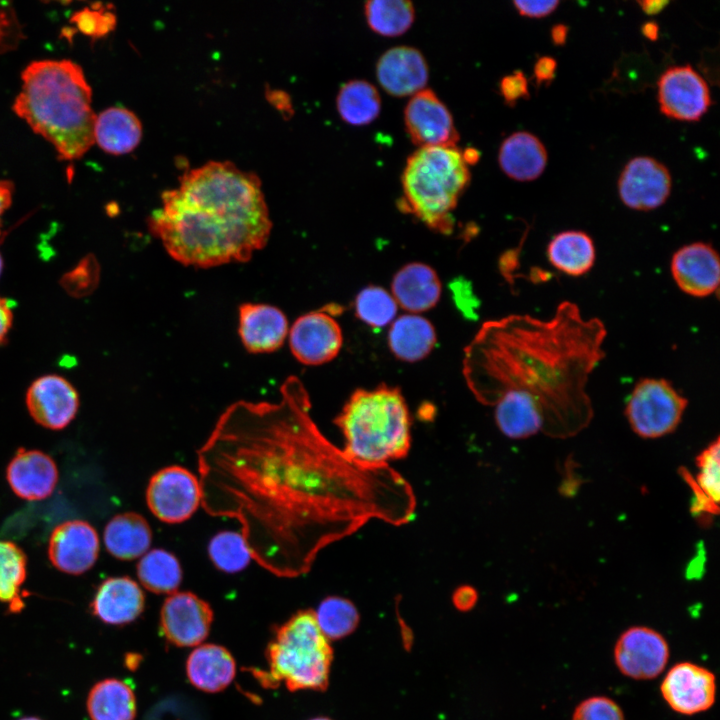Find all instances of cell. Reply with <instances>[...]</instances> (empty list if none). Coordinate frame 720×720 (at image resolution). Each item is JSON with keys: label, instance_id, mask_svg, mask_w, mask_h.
<instances>
[{"label": "cell", "instance_id": "obj_1", "mask_svg": "<svg viewBox=\"0 0 720 720\" xmlns=\"http://www.w3.org/2000/svg\"><path fill=\"white\" fill-rule=\"evenodd\" d=\"M310 412L290 376L277 402L230 405L197 451L204 510L236 519L251 558L279 577L306 574L319 552L370 520L401 526L416 510L399 472L351 460Z\"/></svg>", "mask_w": 720, "mask_h": 720}, {"label": "cell", "instance_id": "obj_2", "mask_svg": "<svg viewBox=\"0 0 720 720\" xmlns=\"http://www.w3.org/2000/svg\"><path fill=\"white\" fill-rule=\"evenodd\" d=\"M606 336L600 319L584 318L570 301L547 320L528 314L490 320L464 349L463 376L480 403L527 404L541 414L543 433L572 437L593 418L586 387L605 357Z\"/></svg>", "mask_w": 720, "mask_h": 720}, {"label": "cell", "instance_id": "obj_3", "mask_svg": "<svg viewBox=\"0 0 720 720\" xmlns=\"http://www.w3.org/2000/svg\"><path fill=\"white\" fill-rule=\"evenodd\" d=\"M161 198L148 226L181 264L246 262L269 239L272 222L259 178L229 161L187 171Z\"/></svg>", "mask_w": 720, "mask_h": 720}, {"label": "cell", "instance_id": "obj_4", "mask_svg": "<svg viewBox=\"0 0 720 720\" xmlns=\"http://www.w3.org/2000/svg\"><path fill=\"white\" fill-rule=\"evenodd\" d=\"M14 112L49 141L64 160L82 157L94 144L92 90L82 68L62 60L33 61L22 72Z\"/></svg>", "mask_w": 720, "mask_h": 720}, {"label": "cell", "instance_id": "obj_5", "mask_svg": "<svg viewBox=\"0 0 720 720\" xmlns=\"http://www.w3.org/2000/svg\"><path fill=\"white\" fill-rule=\"evenodd\" d=\"M334 423L344 439L343 452L361 466H389L409 453L411 418L396 386L355 390Z\"/></svg>", "mask_w": 720, "mask_h": 720}, {"label": "cell", "instance_id": "obj_6", "mask_svg": "<svg viewBox=\"0 0 720 720\" xmlns=\"http://www.w3.org/2000/svg\"><path fill=\"white\" fill-rule=\"evenodd\" d=\"M470 172L456 146L419 147L402 172L401 211L441 234L454 228L453 210L470 182Z\"/></svg>", "mask_w": 720, "mask_h": 720}, {"label": "cell", "instance_id": "obj_7", "mask_svg": "<svg viewBox=\"0 0 720 720\" xmlns=\"http://www.w3.org/2000/svg\"><path fill=\"white\" fill-rule=\"evenodd\" d=\"M265 657L268 671L253 672L264 687L280 683L290 691H324L328 687L333 650L311 609L296 612L275 629Z\"/></svg>", "mask_w": 720, "mask_h": 720}, {"label": "cell", "instance_id": "obj_8", "mask_svg": "<svg viewBox=\"0 0 720 720\" xmlns=\"http://www.w3.org/2000/svg\"><path fill=\"white\" fill-rule=\"evenodd\" d=\"M688 399L664 378H641L631 391L625 416L633 432L644 439L666 436L680 424Z\"/></svg>", "mask_w": 720, "mask_h": 720}, {"label": "cell", "instance_id": "obj_9", "mask_svg": "<svg viewBox=\"0 0 720 720\" xmlns=\"http://www.w3.org/2000/svg\"><path fill=\"white\" fill-rule=\"evenodd\" d=\"M201 498L199 479L178 465L157 471L146 491L150 511L159 520L172 524L189 519L201 504Z\"/></svg>", "mask_w": 720, "mask_h": 720}, {"label": "cell", "instance_id": "obj_10", "mask_svg": "<svg viewBox=\"0 0 720 720\" xmlns=\"http://www.w3.org/2000/svg\"><path fill=\"white\" fill-rule=\"evenodd\" d=\"M341 311L339 305L334 309L329 305L295 320L289 332V345L299 362L316 366L337 357L343 345V333L335 315Z\"/></svg>", "mask_w": 720, "mask_h": 720}, {"label": "cell", "instance_id": "obj_11", "mask_svg": "<svg viewBox=\"0 0 720 720\" xmlns=\"http://www.w3.org/2000/svg\"><path fill=\"white\" fill-rule=\"evenodd\" d=\"M657 99L663 115L687 122L700 120L712 104L707 82L689 64L671 66L661 74Z\"/></svg>", "mask_w": 720, "mask_h": 720}, {"label": "cell", "instance_id": "obj_12", "mask_svg": "<svg viewBox=\"0 0 720 720\" xmlns=\"http://www.w3.org/2000/svg\"><path fill=\"white\" fill-rule=\"evenodd\" d=\"M671 187L668 168L649 156L630 159L618 179V194L622 203L638 211H651L662 206L671 193Z\"/></svg>", "mask_w": 720, "mask_h": 720}, {"label": "cell", "instance_id": "obj_13", "mask_svg": "<svg viewBox=\"0 0 720 720\" xmlns=\"http://www.w3.org/2000/svg\"><path fill=\"white\" fill-rule=\"evenodd\" d=\"M669 659L666 639L646 626L625 630L614 647V660L619 671L635 680H649L664 670Z\"/></svg>", "mask_w": 720, "mask_h": 720}, {"label": "cell", "instance_id": "obj_14", "mask_svg": "<svg viewBox=\"0 0 720 720\" xmlns=\"http://www.w3.org/2000/svg\"><path fill=\"white\" fill-rule=\"evenodd\" d=\"M213 610L191 592H174L165 599L160 611V630L177 647H193L209 634Z\"/></svg>", "mask_w": 720, "mask_h": 720}, {"label": "cell", "instance_id": "obj_15", "mask_svg": "<svg viewBox=\"0 0 720 720\" xmlns=\"http://www.w3.org/2000/svg\"><path fill=\"white\" fill-rule=\"evenodd\" d=\"M404 123L410 139L419 147L456 146L459 141L449 109L430 89L412 95L404 109Z\"/></svg>", "mask_w": 720, "mask_h": 720}, {"label": "cell", "instance_id": "obj_16", "mask_svg": "<svg viewBox=\"0 0 720 720\" xmlns=\"http://www.w3.org/2000/svg\"><path fill=\"white\" fill-rule=\"evenodd\" d=\"M661 694L677 713L693 715L711 708L716 697L715 675L705 667L691 663L675 664L660 685Z\"/></svg>", "mask_w": 720, "mask_h": 720}, {"label": "cell", "instance_id": "obj_17", "mask_svg": "<svg viewBox=\"0 0 720 720\" xmlns=\"http://www.w3.org/2000/svg\"><path fill=\"white\" fill-rule=\"evenodd\" d=\"M672 277L685 294L705 298L718 296L720 261L715 248L702 241L680 247L674 252L670 264Z\"/></svg>", "mask_w": 720, "mask_h": 720}, {"label": "cell", "instance_id": "obj_18", "mask_svg": "<svg viewBox=\"0 0 720 720\" xmlns=\"http://www.w3.org/2000/svg\"><path fill=\"white\" fill-rule=\"evenodd\" d=\"M99 547L98 534L93 526L83 520H69L53 529L48 543V557L58 570L79 575L95 564Z\"/></svg>", "mask_w": 720, "mask_h": 720}, {"label": "cell", "instance_id": "obj_19", "mask_svg": "<svg viewBox=\"0 0 720 720\" xmlns=\"http://www.w3.org/2000/svg\"><path fill=\"white\" fill-rule=\"evenodd\" d=\"M27 409L36 423L52 429L65 428L75 417L79 398L63 377L45 375L36 379L26 393Z\"/></svg>", "mask_w": 720, "mask_h": 720}, {"label": "cell", "instance_id": "obj_20", "mask_svg": "<svg viewBox=\"0 0 720 720\" xmlns=\"http://www.w3.org/2000/svg\"><path fill=\"white\" fill-rule=\"evenodd\" d=\"M376 76L388 94L404 97L424 89L429 69L425 57L418 49L396 46L380 56L376 64Z\"/></svg>", "mask_w": 720, "mask_h": 720}, {"label": "cell", "instance_id": "obj_21", "mask_svg": "<svg viewBox=\"0 0 720 720\" xmlns=\"http://www.w3.org/2000/svg\"><path fill=\"white\" fill-rule=\"evenodd\" d=\"M6 476L17 496L36 501L52 494L58 481V470L46 453L20 448L9 462Z\"/></svg>", "mask_w": 720, "mask_h": 720}, {"label": "cell", "instance_id": "obj_22", "mask_svg": "<svg viewBox=\"0 0 720 720\" xmlns=\"http://www.w3.org/2000/svg\"><path fill=\"white\" fill-rule=\"evenodd\" d=\"M288 320L275 306L244 303L239 307V335L251 353H268L280 348L288 334Z\"/></svg>", "mask_w": 720, "mask_h": 720}, {"label": "cell", "instance_id": "obj_23", "mask_svg": "<svg viewBox=\"0 0 720 720\" xmlns=\"http://www.w3.org/2000/svg\"><path fill=\"white\" fill-rule=\"evenodd\" d=\"M94 616L109 625H125L136 620L145 607V596L131 578L110 577L104 580L91 602Z\"/></svg>", "mask_w": 720, "mask_h": 720}, {"label": "cell", "instance_id": "obj_24", "mask_svg": "<svg viewBox=\"0 0 720 720\" xmlns=\"http://www.w3.org/2000/svg\"><path fill=\"white\" fill-rule=\"evenodd\" d=\"M391 290L398 306L411 314H418L436 306L442 287L431 266L413 262L404 265L395 273Z\"/></svg>", "mask_w": 720, "mask_h": 720}, {"label": "cell", "instance_id": "obj_25", "mask_svg": "<svg viewBox=\"0 0 720 720\" xmlns=\"http://www.w3.org/2000/svg\"><path fill=\"white\" fill-rule=\"evenodd\" d=\"M548 162L544 144L534 134L517 131L503 140L498 152V163L509 178L526 182L539 178Z\"/></svg>", "mask_w": 720, "mask_h": 720}, {"label": "cell", "instance_id": "obj_26", "mask_svg": "<svg viewBox=\"0 0 720 720\" xmlns=\"http://www.w3.org/2000/svg\"><path fill=\"white\" fill-rule=\"evenodd\" d=\"M236 673L232 654L223 646L203 644L196 647L186 661V675L197 689L216 693L227 688Z\"/></svg>", "mask_w": 720, "mask_h": 720}, {"label": "cell", "instance_id": "obj_27", "mask_svg": "<svg viewBox=\"0 0 720 720\" xmlns=\"http://www.w3.org/2000/svg\"><path fill=\"white\" fill-rule=\"evenodd\" d=\"M437 335L432 323L418 314H404L396 318L388 332L392 354L405 362L426 358L434 349Z\"/></svg>", "mask_w": 720, "mask_h": 720}, {"label": "cell", "instance_id": "obj_28", "mask_svg": "<svg viewBox=\"0 0 720 720\" xmlns=\"http://www.w3.org/2000/svg\"><path fill=\"white\" fill-rule=\"evenodd\" d=\"M141 138L140 120L124 107L107 108L95 118L94 142L107 153H129L136 148Z\"/></svg>", "mask_w": 720, "mask_h": 720}, {"label": "cell", "instance_id": "obj_29", "mask_svg": "<svg viewBox=\"0 0 720 720\" xmlns=\"http://www.w3.org/2000/svg\"><path fill=\"white\" fill-rule=\"evenodd\" d=\"M546 255L556 270L568 276L579 277L594 266L596 249L593 239L586 232L565 230L551 238Z\"/></svg>", "mask_w": 720, "mask_h": 720}, {"label": "cell", "instance_id": "obj_30", "mask_svg": "<svg viewBox=\"0 0 720 720\" xmlns=\"http://www.w3.org/2000/svg\"><path fill=\"white\" fill-rule=\"evenodd\" d=\"M152 532L146 519L138 513L115 515L104 530L108 552L117 559L133 560L142 557L151 545Z\"/></svg>", "mask_w": 720, "mask_h": 720}, {"label": "cell", "instance_id": "obj_31", "mask_svg": "<svg viewBox=\"0 0 720 720\" xmlns=\"http://www.w3.org/2000/svg\"><path fill=\"white\" fill-rule=\"evenodd\" d=\"M86 707L91 720H134L137 712L132 688L115 678L97 682L89 691Z\"/></svg>", "mask_w": 720, "mask_h": 720}, {"label": "cell", "instance_id": "obj_32", "mask_svg": "<svg viewBox=\"0 0 720 720\" xmlns=\"http://www.w3.org/2000/svg\"><path fill=\"white\" fill-rule=\"evenodd\" d=\"M336 107L344 122L353 126H363L378 117L381 111V99L373 84L355 79L340 87Z\"/></svg>", "mask_w": 720, "mask_h": 720}, {"label": "cell", "instance_id": "obj_33", "mask_svg": "<svg viewBox=\"0 0 720 720\" xmlns=\"http://www.w3.org/2000/svg\"><path fill=\"white\" fill-rule=\"evenodd\" d=\"M137 576L142 586L156 594L176 592L182 581L181 565L171 552L153 549L146 552L137 564Z\"/></svg>", "mask_w": 720, "mask_h": 720}, {"label": "cell", "instance_id": "obj_34", "mask_svg": "<svg viewBox=\"0 0 720 720\" xmlns=\"http://www.w3.org/2000/svg\"><path fill=\"white\" fill-rule=\"evenodd\" d=\"M369 27L383 36H399L413 24L414 6L407 0H370L364 4Z\"/></svg>", "mask_w": 720, "mask_h": 720}, {"label": "cell", "instance_id": "obj_35", "mask_svg": "<svg viewBox=\"0 0 720 720\" xmlns=\"http://www.w3.org/2000/svg\"><path fill=\"white\" fill-rule=\"evenodd\" d=\"M26 555L16 544L0 540V602L18 612L23 607L21 586L26 578Z\"/></svg>", "mask_w": 720, "mask_h": 720}, {"label": "cell", "instance_id": "obj_36", "mask_svg": "<svg viewBox=\"0 0 720 720\" xmlns=\"http://www.w3.org/2000/svg\"><path fill=\"white\" fill-rule=\"evenodd\" d=\"M314 613L321 632L329 641L339 640L353 633L360 620L354 603L340 596L326 597Z\"/></svg>", "mask_w": 720, "mask_h": 720}, {"label": "cell", "instance_id": "obj_37", "mask_svg": "<svg viewBox=\"0 0 720 720\" xmlns=\"http://www.w3.org/2000/svg\"><path fill=\"white\" fill-rule=\"evenodd\" d=\"M356 317L373 329H381L396 319L398 305L387 290L379 286H367L354 301Z\"/></svg>", "mask_w": 720, "mask_h": 720}, {"label": "cell", "instance_id": "obj_38", "mask_svg": "<svg viewBox=\"0 0 720 720\" xmlns=\"http://www.w3.org/2000/svg\"><path fill=\"white\" fill-rule=\"evenodd\" d=\"M208 554L221 571L236 573L247 567L251 558L241 533L222 531L209 542Z\"/></svg>", "mask_w": 720, "mask_h": 720}, {"label": "cell", "instance_id": "obj_39", "mask_svg": "<svg viewBox=\"0 0 720 720\" xmlns=\"http://www.w3.org/2000/svg\"><path fill=\"white\" fill-rule=\"evenodd\" d=\"M719 439L717 438L696 458L699 473L696 480L688 473L693 485L715 506L720 496Z\"/></svg>", "mask_w": 720, "mask_h": 720}, {"label": "cell", "instance_id": "obj_40", "mask_svg": "<svg viewBox=\"0 0 720 720\" xmlns=\"http://www.w3.org/2000/svg\"><path fill=\"white\" fill-rule=\"evenodd\" d=\"M572 720H625L619 705L605 696L583 700L575 708Z\"/></svg>", "mask_w": 720, "mask_h": 720}, {"label": "cell", "instance_id": "obj_41", "mask_svg": "<svg viewBox=\"0 0 720 720\" xmlns=\"http://www.w3.org/2000/svg\"><path fill=\"white\" fill-rule=\"evenodd\" d=\"M20 38V26L14 9L8 3H0V54L14 48Z\"/></svg>", "mask_w": 720, "mask_h": 720}, {"label": "cell", "instance_id": "obj_42", "mask_svg": "<svg viewBox=\"0 0 720 720\" xmlns=\"http://www.w3.org/2000/svg\"><path fill=\"white\" fill-rule=\"evenodd\" d=\"M499 92L505 104L510 106H514L519 99H528L530 94L525 74L521 70H516L502 77L499 82Z\"/></svg>", "mask_w": 720, "mask_h": 720}, {"label": "cell", "instance_id": "obj_43", "mask_svg": "<svg viewBox=\"0 0 720 720\" xmlns=\"http://www.w3.org/2000/svg\"><path fill=\"white\" fill-rule=\"evenodd\" d=\"M453 299L459 310L465 315L472 317L478 306L477 299L473 294L470 282L464 278L455 279L451 285Z\"/></svg>", "mask_w": 720, "mask_h": 720}, {"label": "cell", "instance_id": "obj_44", "mask_svg": "<svg viewBox=\"0 0 720 720\" xmlns=\"http://www.w3.org/2000/svg\"><path fill=\"white\" fill-rule=\"evenodd\" d=\"M560 4L557 0L548 1H513V5L518 13L529 18H542L551 14Z\"/></svg>", "mask_w": 720, "mask_h": 720}, {"label": "cell", "instance_id": "obj_45", "mask_svg": "<svg viewBox=\"0 0 720 720\" xmlns=\"http://www.w3.org/2000/svg\"><path fill=\"white\" fill-rule=\"evenodd\" d=\"M557 69V61L551 56H540L534 65L533 75L538 86L549 84L554 78Z\"/></svg>", "mask_w": 720, "mask_h": 720}, {"label": "cell", "instance_id": "obj_46", "mask_svg": "<svg viewBox=\"0 0 720 720\" xmlns=\"http://www.w3.org/2000/svg\"><path fill=\"white\" fill-rule=\"evenodd\" d=\"M477 599V591L469 585H462L458 587L452 596V602L455 608L463 612L472 609L475 606Z\"/></svg>", "mask_w": 720, "mask_h": 720}, {"label": "cell", "instance_id": "obj_47", "mask_svg": "<svg viewBox=\"0 0 720 720\" xmlns=\"http://www.w3.org/2000/svg\"><path fill=\"white\" fill-rule=\"evenodd\" d=\"M13 315L8 301L0 297V344L5 340L11 325Z\"/></svg>", "mask_w": 720, "mask_h": 720}, {"label": "cell", "instance_id": "obj_48", "mask_svg": "<svg viewBox=\"0 0 720 720\" xmlns=\"http://www.w3.org/2000/svg\"><path fill=\"white\" fill-rule=\"evenodd\" d=\"M12 194L13 183L8 180H0V226L1 217L11 204Z\"/></svg>", "mask_w": 720, "mask_h": 720}, {"label": "cell", "instance_id": "obj_49", "mask_svg": "<svg viewBox=\"0 0 720 720\" xmlns=\"http://www.w3.org/2000/svg\"><path fill=\"white\" fill-rule=\"evenodd\" d=\"M642 11L647 15H656L660 13L668 4L667 0H645L637 1Z\"/></svg>", "mask_w": 720, "mask_h": 720}, {"label": "cell", "instance_id": "obj_50", "mask_svg": "<svg viewBox=\"0 0 720 720\" xmlns=\"http://www.w3.org/2000/svg\"><path fill=\"white\" fill-rule=\"evenodd\" d=\"M568 26L562 23L554 25L551 29V39L554 45L563 46L566 43Z\"/></svg>", "mask_w": 720, "mask_h": 720}, {"label": "cell", "instance_id": "obj_51", "mask_svg": "<svg viewBox=\"0 0 720 720\" xmlns=\"http://www.w3.org/2000/svg\"><path fill=\"white\" fill-rule=\"evenodd\" d=\"M642 34L651 41H656L659 37V26L655 21H646L641 26Z\"/></svg>", "mask_w": 720, "mask_h": 720}, {"label": "cell", "instance_id": "obj_52", "mask_svg": "<svg viewBox=\"0 0 720 720\" xmlns=\"http://www.w3.org/2000/svg\"><path fill=\"white\" fill-rule=\"evenodd\" d=\"M465 162L468 164H475L479 160V152L474 148H467L462 152Z\"/></svg>", "mask_w": 720, "mask_h": 720}, {"label": "cell", "instance_id": "obj_53", "mask_svg": "<svg viewBox=\"0 0 720 720\" xmlns=\"http://www.w3.org/2000/svg\"><path fill=\"white\" fill-rule=\"evenodd\" d=\"M18 720H42V719L35 717V716H26V717L20 718Z\"/></svg>", "mask_w": 720, "mask_h": 720}, {"label": "cell", "instance_id": "obj_54", "mask_svg": "<svg viewBox=\"0 0 720 720\" xmlns=\"http://www.w3.org/2000/svg\"><path fill=\"white\" fill-rule=\"evenodd\" d=\"M310 720H332V719L328 718V717H324V716H319V717L312 718Z\"/></svg>", "mask_w": 720, "mask_h": 720}, {"label": "cell", "instance_id": "obj_55", "mask_svg": "<svg viewBox=\"0 0 720 720\" xmlns=\"http://www.w3.org/2000/svg\"><path fill=\"white\" fill-rule=\"evenodd\" d=\"M2 266H3V262H2V257H1V255H0V274H1V271H2Z\"/></svg>", "mask_w": 720, "mask_h": 720}]
</instances>
